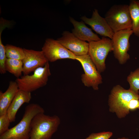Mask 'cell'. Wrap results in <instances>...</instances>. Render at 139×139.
Here are the masks:
<instances>
[{"label":"cell","mask_w":139,"mask_h":139,"mask_svg":"<svg viewBox=\"0 0 139 139\" xmlns=\"http://www.w3.org/2000/svg\"><path fill=\"white\" fill-rule=\"evenodd\" d=\"M44 112V109L39 105L34 103L29 104L25 107L20 122L0 135V139H29L32 119L37 114Z\"/></svg>","instance_id":"1"},{"label":"cell","mask_w":139,"mask_h":139,"mask_svg":"<svg viewBox=\"0 0 139 139\" xmlns=\"http://www.w3.org/2000/svg\"><path fill=\"white\" fill-rule=\"evenodd\" d=\"M44 113L37 114L32 119L29 139H50L57 131L60 123L59 117Z\"/></svg>","instance_id":"2"},{"label":"cell","mask_w":139,"mask_h":139,"mask_svg":"<svg viewBox=\"0 0 139 139\" xmlns=\"http://www.w3.org/2000/svg\"><path fill=\"white\" fill-rule=\"evenodd\" d=\"M139 99V95L129 89H125L119 85L112 90L109 98V111L115 112L119 118L125 117L129 113V106L131 101Z\"/></svg>","instance_id":"3"},{"label":"cell","mask_w":139,"mask_h":139,"mask_svg":"<svg viewBox=\"0 0 139 139\" xmlns=\"http://www.w3.org/2000/svg\"><path fill=\"white\" fill-rule=\"evenodd\" d=\"M105 18L114 33L124 30L132 29V20L128 5L112 6L107 12Z\"/></svg>","instance_id":"4"},{"label":"cell","mask_w":139,"mask_h":139,"mask_svg":"<svg viewBox=\"0 0 139 139\" xmlns=\"http://www.w3.org/2000/svg\"><path fill=\"white\" fill-rule=\"evenodd\" d=\"M51 75L49 62L36 69L31 75H24L15 81L19 89L31 92L46 85Z\"/></svg>","instance_id":"5"},{"label":"cell","mask_w":139,"mask_h":139,"mask_svg":"<svg viewBox=\"0 0 139 139\" xmlns=\"http://www.w3.org/2000/svg\"><path fill=\"white\" fill-rule=\"evenodd\" d=\"M89 43L88 54L98 71L100 73L104 71L106 68V58L108 53L113 50L111 40L102 37L99 40Z\"/></svg>","instance_id":"6"},{"label":"cell","mask_w":139,"mask_h":139,"mask_svg":"<svg viewBox=\"0 0 139 139\" xmlns=\"http://www.w3.org/2000/svg\"><path fill=\"white\" fill-rule=\"evenodd\" d=\"M76 60L80 63L84 71L81 76L82 83L86 86L98 90L99 85L102 82V77L89 55L76 56Z\"/></svg>","instance_id":"7"},{"label":"cell","mask_w":139,"mask_h":139,"mask_svg":"<svg viewBox=\"0 0 139 139\" xmlns=\"http://www.w3.org/2000/svg\"><path fill=\"white\" fill-rule=\"evenodd\" d=\"M133 33L131 29L121 30L114 33L111 39L114 56L121 64L125 63L130 58L128 53L130 47L129 39Z\"/></svg>","instance_id":"8"},{"label":"cell","mask_w":139,"mask_h":139,"mask_svg":"<svg viewBox=\"0 0 139 139\" xmlns=\"http://www.w3.org/2000/svg\"><path fill=\"white\" fill-rule=\"evenodd\" d=\"M41 50L49 62H54L65 59L76 60L75 55L57 40L52 38H47L45 40Z\"/></svg>","instance_id":"9"},{"label":"cell","mask_w":139,"mask_h":139,"mask_svg":"<svg viewBox=\"0 0 139 139\" xmlns=\"http://www.w3.org/2000/svg\"><path fill=\"white\" fill-rule=\"evenodd\" d=\"M57 40L64 47L76 56L88 54L89 43L79 39L72 33L64 31Z\"/></svg>","instance_id":"10"},{"label":"cell","mask_w":139,"mask_h":139,"mask_svg":"<svg viewBox=\"0 0 139 139\" xmlns=\"http://www.w3.org/2000/svg\"><path fill=\"white\" fill-rule=\"evenodd\" d=\"M25 56L22 60L24 75H29L37 68L44 67L48 61L42 51L23 48Z\"/></svg>","instance_id":"11"},{"label":"cell","mask_w":139,"mask_h":139,"mask_svg":"<svg viewBox=\"0 0 139 139\" xmlns=\"http://www.w3.org/2000/svg\"><path fill=\"white\" fill-rule=\"evenodd\" d=\"M81 19L85 23L90 25L97 33L102 37L111 39L114 33L105 18L99 14L98 10L94 9L90 18L83 16Z\"/></svg>","instance_id":"12"},{"label":"cell","mask_w":139,"mask_h":139,"mask_svg":"<svg viewBox=\"0 0 139 139\" xmlns=\"http://www.w3.org/2000/svg\"><path fill=\"white\" fill-rule=\"evenodd\" d=\"M70 20L74 27L72 33L79 39L89 42L101 39L97 34L92 32L91 29L86 26L83 21H78L72 17L70 18Z\"/></svg>","instance_id":"13"},{"label":"cell","mask_w":139,"mask_h":139,"mask_svg":"<svg viewBox=\"0 0 139 139\" xmlns=\"http://www.w3.org/2000/svg\"><path fill=\"white\" fill-rule=\"evenodd\" d=\"M31 98V92L19 89L7 111L11 123L15 121L16 114L21 106L24 103L29 102Z\"/></svg>","instance_id":"14"},{"label":"cell","mask_w":139,"mask_h":139,"mask_svg":"<svg viewBox=\"0 0 139 139\" xmlns=\"http://www.w3.org/2000/svg\"><path fill=\"white\" fill-rule=\"evenodd\" d=\"M19 89L15 81L10 82L8 86L4 92L0 91V116L7 113V110Z\"/></svg>","instance_id":"15"},{"label":"cell","mask_w":139,"mask_h":139,"mask_svg":"<svg viewBox=\"0 0 139 139\" xmlns=\"http://www.w3.org/2000/svg\"><path fill=\"white\" fill-rule=\"evenodd\" d=\"M129 6L132 20V30L134 35L139 38V1H130Z\"/></svg>","instance_id":"16"},{"label":"cell","mask_w":139,"mask_h":139,"mask_svg":"<svg viewBox=\"0 0 139 139\" xmlns=\"http://www.w3.org/2000/svg\"><path fill=\"white\" fill-rule=\"evenodd\" d=\"M23 66L22 60L7 58L5 62L6 71L13 74L17 78L22 76Z\"/></svg>","instance_id":"17"},{"label":"cell","mask_w":139,"mask_h":139,"mask_svg":"<svg viewBox=\"0 0 139 139\" xmlns=\"http://www.w3.org/2000/svg\"><path fill=\"white\" fill-rule=\"evenodd\" d=\"M7 58L22 60L25 54L23 48L11 45L6 44L5 46Z\"/></svg>","instance_id":"18"},{"label":"cell","mask_w":139,"mask_h":139,"mask_svg":"<svg viewBox=\"0 0 139 139\" xmlns=\"http://www.w3.org/2000/svg\"><path fill=\"white\" fill-rule=\"evenodd\" d=\"M127 80L130 88L132 91L138 94L139 92V67L133 72H131L128 76Z\"/></svg>","instance_id":"19"},{"label":"cell","mask_w":139,"mask_h":139,"mask_svg":"<svg viewBox=\"0 0 139 139\" xmlns=\"http://www.w3.org/2000/svg\"><path fill=\"white\" fill-rule=\"evenodd\" d=\"M7 58L5 46L3 44L1 37H0V73L1 74L6 73L5 64Z\"/></svg>","instance_id":"20"},{"label":"cell","mask_w":139,"mask_h":139,"mask_svg":"<svg viewBox=\"0 0 139 139\" xmlns=\"http://www.w3.org/2000/svg\"><path fill=\"white\" fill-rule=\"evenodd\" d=\"M10 123L7 113L0 116V135L9 129Z\"/></svg>","instance_id":"21"},{"label":"cell","mask_w":139,"mask_h":139,"mask_svg":"<svg viewBox=\"0 0 139 139\" xmlns=\"http://www.w3.org/2000/svg\"><path fill=\"white\" fill-rule=\"evenodd\" d=\"M111 132H102L91 134L84 139H109L112 135Z\"/></svg>","instance_id":"22"},{"label":"cell","mask_w":139,"mask_h":139,"mask_svg":"<svg viewBox=\"0 0 139 139\" xmlns=\"http://www.w3.org/2000/svg\"><path fill=\"white\" fill-rule=\"evenodd\" d=\"M139 99H134L131 101L129 106L130 111L134 110L137 109H139Z\"/></svg>","instance_id":"23"},{"label":"cell","mask_w":139,"mask_h":139,"mask_svg":"<svg viewBox=\"0 0 139 139\" xmlns=\"http://www.w3.org/2000/svg\"><path fill=\"white\" fill-rule=\"evenodd\" d=\"M117 139H129L128 138L125 137H123L121 138H119Z\"/></svg>","instance_id":"24"}]
</instances>
